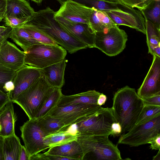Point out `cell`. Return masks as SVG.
I'll use <instances>...</instances> for the list:
<instances>
[{
  "mask_svg": "<svg viewBox=\"0 0 160 160\" xmlns=\"http://www.w3.org/2000/svg\"><path fill=\"white\" fill-rule=\"evenodd\" d=\"M112 100V112L115 122L121 126V135L135 125L144 104L135 89L128 86L118 90Z\"/></svg>",
  "mask_w": 160,
  "mask_h": 160,
  "instance_id": "1",
  "label": "cell"
},
{
  "mask_svg": "<svg viewBox=\"0 0 160 160\" xmlns=\"http://www.w3.org/2000/svg\"><path fill=\"white\" fill-rule=\"evenodd\" d=\"M54 13L55 12L48 7L34 12L26 23L35 26L71 54L87 48L84 43L60 27L54 18Z\"/></svg>",
  "mask_w": 160,
  "mask_h": 160,
  "instance_id": "2",
  "label": "cell"
},
{
  "mask_svg": "<svg viewBox=\"0 0 160 160\" xmlns=\"http://www.w3.org/2000/svg\"><path fill=\"white\" fill-rule=\"evenodd\" d=\"M54 89L43 74L12 102L21 107L29 119H33Z\"/></svg>",
  "mask_w": 160,
  "mask_h": 160,
  "instance_id": "3",
  "label": "cell"
},
{
  "mask_svg": "<svg viewBox=\"0 0 160 160\" xmlns=\"http://www.w3.org/2000/svg\"><path fill=\"white\" fill-rule=\"evenodd\" d=\"M109 136H78L76 140L82 149L84 159L122 160L117 146L109 140Z\"/></svg>",
  "mask_w": 160,
  "mask_h": 160,
  "instance_id": "4",
  "label": "cell"
},
{
  "mask_svg": "<svg viewBox=\"0 0 160 160\" xmlns=\"http://www.w3.org/2000/svg\"><path fill=\"white\" fill-rule=\"evenodd\" d=\"M115 122L112 108H102L96 113L74 124L73 133L78 136H109Z\"/></svg>",
  "mask_w": 160,
  "mask_h": 160,
  "instance_id": "5",
  "label": "cell"
},
{
  "mask_svg": "<svg viewBox=\"0 0 160 160\" xmlns=\"http://www.w3.org/2000/svg\"><path fill=\"white\" fill-rule=\"evenodd\" d=\"M23 52L25 64L41 69L61 61L67 54L66 50L58 44H35Z\"/></svg>",
  "mask_w": 160,
  "mask_h": 160,
  "instance_id": "6",
  "label": "cell"
},
{
  "mask_svg": "<svg viewBox=\"0 0 160 160\" xmlns=\"http://www.w3.org/2000/svg\"><path fill=\"white\" fill-rule=\"evenodd\" d=\"M119 26L117 25L95 32V48L110 57L121 52L126 47L128 36L125 31Z\"/></svg>",
  "mask_w": 160,
  "mask_h": 160,
  "instance_id": "7",
  "label": "cell"
},
{
  "mask_svg": "<svg viewBox=\"0 0 160 160\" xmlns=\"http://www.w3.org/2000/svg\"><path fill=\"white\" fill-rule=\"evenodd\" d=\"M160 134V114L148 121L134 125L127 132L120 135L117 144L138 147L148 143L152 138Z\"/></svg>",
  "mask_w": 160,
  "mask_h": 160,
  "instance_id": "8",
  "label": "cell"
},
{
  "mask_svg": "<svg viewBox=\"0 0 160 160\" xmlns=\"http://www.w3.org/2000/svg\"><path fill=\"white\" fill-rule=\"evenodd\" d=\"M102 107L98 105L80 103L56 107L48 114L62 121L67 128L96 113Z\"/></svg>",
  "mask_w": 160,
  "mask_h": 160,
  "instance_id": "9",
  "label": "cell"
},
{
  "mask_svg": "<svg viewBox=\"0 0 160 160\" xmlns=\"http://www.w3.org/2000/svg\"><path fill=\"white\" fill-rule=\"evenodd\" d=\"M21 137L29 158L47 149L44 144L46 135L39 126L36 118L29 119L20 127Z\"/></svg>",
  "mask_w": 160,
  "mask_h": 160,
  "instance_id": "10",
  "label": "cell"
},
{
  "mask_svg": "<svg viewBox=\"0 0 160 160\" xmlns=\"http://www.w3.org/2000/svg\"><path fill=\"white\" fill-rule=\"evenodd\" d=\"M118 11L106 12L117 25H124L135 29L146 34V23L141 12L121 3L118 4Z\"/></svg>",
  "mask_w": 160,
  "mask_h": 160,
  "instance_id": "11",
  "label": "cell"
},
{
  "mask_svg": "<svg viewBox=\"0 0 160 160\" xmlns=\"http://www.w3.org/2000/svg\"><path fill=\"white\" fill-rule=\"evenodd\" d=\"M94 9L74 0H66L59 9L55 12L54 17L89 26L90 18Z\"/></svg>",
  "mask_w": 160,
  "mask_h": 160,
  "instance_id": "12",
  "label": "cell"
},
{
  "mask_svg": "<svg viewBox=\"0 0 160 160\" xmlns=\"http://www.w3.org/2000/svg\"><path fill=\"white\" fill-rule=\"evenodd\" d=\"M137 93L142 99L160 95V57L153 55L149 69Z\"/></svg>",
  "mask_w": 160,
  "mask_h": 160,
  "instance_id": "13",
  "label": "cell"
},
{
  "mask_svg": "<svg viewBox=\"0 0 160 160\" xmlns=\"http://www.w3.org/2000/svg\"><path fill=\"white\" fill-rule=\"evenodd\" d=\"M42 75L41 69L25 64L16 71L12 81L14 88L8 95L10 100H15Z\"/></svg>",
  "mask_w": 160,
  "mask_h": 160,
  "instance_id": "14",
  "label": "cell"
},
{
  "mask_svg": "<svg viewBox=\"0 0 160 160\" xmlns=\"http://www.w3.org/2000/svg\"><path fill=\"white\" fill-rule=\"evenodd\" d=\"M54 18L62 28L84 43L87 48H95V33L88 25L60 18L54 17Z\"/></svg>",
  "mask_w": 160,
  "mask_h": 160,
  "instance_id": "15",
  "label": "cell"
},
{
  "mask_svg": "<svg viewBox=\"0 0 160 160\" xmlns=\"http://www.w3.org/2000/svg\"><path fill=\"white\" fill-rule=\"evenodd\" d=\"M25 54L14 44L5 41L0 49V64L16 71L25 64Z\"/></svg>",
  "mask_w": 160,
  "mask_h": 160,
  "instance_id": "16",
  "label": "cell"
},
{
  "mask_svg": "<svg viewBox=\"0 0 160 160\" xmlns=\"http://www.w3.org/2000/svg\"><path fill=\"white\" fill-rule=\"evenodd\" d=\"M13 103L10 100L0 109V135L4 137L15 133L17 116L14 111Z\"/></svg>",
  "mask_w": 160,
  "mask_h": 160,
  "instance_id": "17",
  "label": "cell"
},
{
  "mask_svg": "<svg viewBox=\"0 0 160 160\" xmlns=\"http://www.w3.org/2000/svg\"><path fill=\"white\" fill-rule=\"evenodd\" d=\"M67 60L61 61L41 69L43 74L50 85L53 88H62L65 83V71Z\"/></svg>",
  "mask_w": 160,
  "mask_h": 160,
  "instance_id": "18",
  "label": "cell"
},
{
  "mask_svg": "<svg viewBox=\"0 0 160 160\" xmlns=\"http://www.w3.org/2000/svg\"><path fill=\"white\" fill-rule=\"evenodd\" d=\"M44 153L46 155L67 157L72 160H83L84 156L82 148L76 140L62 145L49 148Z\"/></svg>",
  "mask_w": 160,
  "mask_h": 160,
  "instance_id": "19",
  "label": "cell"
},
{
  "mask_svg": "<svg viewBox=\"0 0 160 160\" xmlns=\"http://www.w3.org/2000/svg\"><path fill=\"white\" fill-rule=\"evenodd\" d=\"M100 93L95 90H91L70 95L62 94L56 107H62L80 103L97 105L98 99Z\"/></svg>",
  "mask_w": 160,
  "mask_h": 160,
  "instance_id": "20",
  "label": "cell"
},
{
  "mask_svg": "<svg viewBox=\"0 0 160 160\" xmlns=\"http://www.w3.org/2000/svg\"><path fill=\"white\" fill-rule=\"evenodd\" d=\"M5 15L22 18L31 17L35 12L26 0H6Z\"/></svg>",
  "mask_w": 160,
  "mask_h": 160,
  "instance_id": "21",
  "label": "cell"
},
{
  "mask_svg": "<svg viewBox=\"0 0 160 160\" xmlns=\"http://www.w3.org/2000/svg\"><path fill=\"white\" fill-rule=\"evenodd\" d=\"M144 18L148 53L160 57V28Z\"/></svg>",
  "mask_w": 160,
  "mask_h": 160,
  "instance_id": "22",
  "label": "cell"
},
{
  "mask_svg": "<svg viewBox=\"0 0 160 160\" xmlns=\"http://www.w3.org/2000/svg\"><path fill=\"white\" fill-rule=\"evenodd\" d=\"M22 145L15 133L4 137L3 160H19Z\"/></svg>",
  "mask_w": 160,
  "mask_h": 160,
  "instance_id": "23",
  "label": "cell"
},
{
  "mask_svg": "<svg viewBox=\"0 0 160 160\" xmlns=\"http://www.w3.org/2000/svg\"><path fill=\"white\" fill-rule=\"evenodd\" d=\"M117 25L106 12L94 8L90 18L89 26L95 33Z\"/></svg>",
  "mask_w": 160,
  "mask_h": 160,
  "instance_id": "24",
  "label": "cell"
},
{
  "mask_svg": "<svg viewBox=\"0 0 160 160\" xmlns=\"http://www.w3.org/2000/svg\"><path fill=\"white\" fill-rule=\"evenodd\" d=\"M36 119L39 126L46 136L67 129L65 125L62 121L49 114Z\"/></svg>",
  "mask_w": 160,
  "mask_h": 160,
  "instance_id": "25",
  "label": "cell"
},
{
  "mask_svg": "<svg viewBox=\"0 0 160 160\" xmlns=\"http://www.w3.org/2000/svg\"><path fill=\"white\" fill-rule=\"evenodd\" d=\"M9 38L24 52L33 45L41 43L33 38L23 27L12 28Z\"/></svg>",
  "mask_w": 160,
  "mask_h": 160,
  "instance_id": "26",
  "label": "cell"
},
{
  "mask_svg": "<svg viewBox=\"0 0 160 160\" xmlns=\"http://www.w3.org/2000/svg\"><path fill=\"white\" fill-rule=\"evenodd\" d=\"M78 136L77 134L68 130H63L45 137L44 142L49 148L76 140Z\"/></svg>",
  "mask_w": 160,
  "mask_h": 160,
  "instance_id": "27",
  "label": "cell"
},
{
  "mask_svg": "<svg viewBox=\"0 0 160 160\" xmlns=\"http://www.w3.org/2000/svg\"><path fill=\"white\" fill-rule=\"evenodd\" d=\"M61 88H55L51 93L35 118H38L48 115L55 107L62 95Z\"/></svg>",
  "mask_w": 160,
  "mask_h": 160,
  "instance_id": "28",
  "label": "cell"
},
{
  "mask_svg": "<svg viewBox=\"0 0 160 160\" xmlns=\"http://www.w3.org/2000/svg\"><path fill=\"white\" fill-rule=\"evenodd\" d=\"M141 12L144 18L160 28V0H153Z\"/></svg>",
  "mask_w": 160,
  "mask_h": 160,
  "instance_id": "29",
  "label": "cell"
},
{
  "mask_svg": "<svg viewBox=\"0 0 160 160\" xmlns=\"http://www.w3.org/2000/svg\"><path fill=\"white\" fill-rule=\"evenodd\" d=\"M22 27L38 42L45 44H57L51 38L33 25L26 23Z\"/></svg>",
  "mask_w": 160,
  "mask_h": 160,
  "instance_id": "30",
  "label": "cell"
},
{
  "mask_svg": "<svg viewBox=\"0 0 160 160\" xmlns=\"http://www.w3.org/2000/svg\"><path fill=\"white\" fill-rule=\"evenodd\" d=\"M160 114V106L144 104L135 125L144 123Z\"/></svg>",
  "mask_w": 160,
  "mask_h": 160,
  "instance_id": "31",
  "label": "cell"
},
{
  "mask_svg": "<svg viewBox=\"0 0 160 160\" xmlns=\"http://www.w3.org/2000/svg\"><path fill=\"white\" fill-rule=\"evenodd\" d=\"M80 3L105 12L118 11L120 9L118 4H112L101 1L88 0Z\"/></svg>",
  "mask_w": 160,
  "mask_h": 160,
  "instance_id": "32",
  "label": "cell"
},
{
  "mask_svg": "<svg viewBox=\"0 0 160 160\" xmlns=\"http://www.w3.org/2000/svg\"><path fill=\"white\" fill-rule=\"evenodd\" d=\"M16 72V71L0 64V90L5 93L3 89L5 83L13 80Z\"/></svg>",
  "mask_w": 160,
  "mask_h": 160,
  "instance_id": "33",
  "label": "cell"
},
{
  "mask_svg": "<svg viewBox=\"0 0 160 160\" xmlns=\"http://www.w3.org/2000/svg\"><path fill=\"white\" fill-rule=\"evenodd\" d=\"M30 17L18 18L5 15L3 19L6 26L13 28L22 27L29 21Z\"/></svg>",
  "mask_w": 160,
  "mask_h": 160,
  "instance_id": "34",
  "label": "cell"
},
{
  "mask_svg": "<svg viewBox=\"0 0 160 160\" xmlns=\"http://www.w3.org/2000/svg\"><path fill=\"white\" fill-rule=\"evenodd\" d=\"M121 3L132 8H136L140 11L142 10L141 0H118Z\"/></svg>",
  "mask_w": 160,
  "mask_h": 160,
  "instance_id": "35",
  "label": "cell"
},
{
  "mask_svg": "<svg viewBox=\"0 0 160 160\" xmlns=\"http://www.w3.org/2000/svg\"><path fill=\"white\" fill-rule=\"evenodd\" d=\"M150 144V148L152 150H158L160 149V134L151 138L148 143Z\"/></svg>",
  "mask_w": 160,
  "mask_h": 160,
  "instance_id": "36",
  "label": "cell"
},
{
  "mask_svg": "<svg viewBox=\"0 0 160 160\" xmlns=\"http://www.w3.org/2000/svg\"><path fill=\"white\" fill-rule=\"evenodd\" d=\"M144 104L160 106V95H158L147 98L142 99Z\"/></svg>",
  "mask_w": 160,
  "mask_h": 160,
  "instance_id": "37",
  "label": "cell"
},
{
  "mask_svg": "<svg viewBox=\"0 0 160 160\" xmlns=\"http://www.w3.org/2000/svg\"><path fill=\"white\" fill-rule=\"evenodd\" d=\"M111 134L114 137L120 136L122 131V128L118 122H114L111 126Z\"/></svg>",
  "mask_w": 160,
  "mask_h": 160,
  "instance_id": "38",
  "label": "cell"
},
{
  "mask_svg": "<svg viewBox=\"0 0 160 160\" xmlns=\"http://www.w3.org/2000/svg\"><path fill=\"white\" fill-rule=\"evenodd\" d=\"M10 100L8 95L0 90V109Z\"/></svg>",
  "mask_w": 160,
  "mask_h": 160,
  "instance_id": "39",
  "label": "cell"
},
{
  "mask_svg": "<svg viewBox=\"0 0 160 160\" xmlns=\"http://www.w3.org/2000/svg\"><path fill=\"white\" fill-rule=\"evenodd\" d=\"M6 0H0V22L3 19L6 9Z\"/></svg>",
  "mask_w": 160,
  "mask_h": 160,
  "instance_id": "40",
  "label": "cell"
},
{
  "mask_svg": "<svg viewBox=\"0 0 160 160\" xmlns=\"http://www.w3.org/2000/svg\"><path fill=\"white\" fill-rule=\"evenodd\" d=\"M14 85L12 81H9L6 82L3 87L5 92L8 95L14 90Z\"/></svg>",
  "mask_w": 160,
  "mask_h": 160,
  "instance_id": "41",
  "label": "cell"
},
{
  "mask_svg": "<svg viewBox=\"0 0 160 160\" xmlns=\"http://www.w3.org/2000/svg\"><path fill=\"white\" fill-rule=\"evenodd\" d=\"M12 29L11 28L7 27L4 32L0 34V42L6 41L9 38Z\"/></svg>",
  "mask_w": 160,
  "mask_h": 160,
  "instance_id": "42",
  "label": "cell"
},
{
  "mask_svg": "<svg viewBox=\"0 0 160 160\" xmlns=\"http://www.w3.org/2000/svg\"><path fill=\"white\" fill-rule=\"evenodd\" d=\"M19 160H29L27 151L24 146L22 145L19 156Z\"/></svg>",
  "mask_w": 160,
  "mask_h": 160,
  "instance_id": "43",
  "label": "cell"
},
{
  "mask_svg": "<svg viewBox=\"0 0 160 160\" xmlns=\"http://www.w3.org/2000/svg\"><path fill=\"white\" fill-rule=\"evenodd\" d=\"M58 1L61 4V5L66 0H56ZM78 2H81L83 1L88 0H97L104 1L108 3L112 4H117L119 3V2L118 0H74Z\"/></svg>",
  "mask_w": 160,
  "mask_h": 160,
  "instance_id": "44",
  "label": "cell"
},
{
  "mask_svg": "<svg viewBox=\"0 0 160 160\" xmlns=\"http://www.w3.org/2000/svg\"><path fill=\"white\" fill-rule=\"evenodd\" d=\"M47 160H72L70 158L59 156L46 155Z\"/></svg>",
  "mask_w": 160,
  "mask_h": 160,
  "instance_id": "45",
  "label": "cell"
},
{
  "mask_svg": "<svg viewBox=\"0 0 160 160\" xmlns=\"http://www.w3.org/2000/svg\"><path fill=\"white\" fill-rule=\"evenodd\" d=\"M47 160V158L46 155L43 153H38L31 156L29 158V160Z\"/></svg>",
  "mask_w": 160,
  "mask_h": 160,
  "instance_id": "46",
  "label": "cell"
},
{
  "mask_svg": "<svg viewBox=\"0 0 160 160\" xmlns=\"http://www.w3.org/2000/svg\"><path fill=\"white\" fill-rule=\"evenodd\" d=\"M107 99L106 95L103 93H101L99 95L97 102V104L99 106H101L105 104Z\"/></svg>",
  "mask_w": 160,
  "mask_h": 160,
  "instance_id": "47",
  "label": "cell"
},
{
  "mask_svg": "<svg viewBox=\"0 0 160 160\" xmlns=\"http://www.w3.org/2000/svg\"><path fill=\"white\" fill-rule=\"evenodd\" d=\"M4 137L0 135V160H3V146Z\"/></svg>",
  "mask_w": 160,
  "mask_h": 160,
  "instance_id": "48",
  "label": "cell"
},
{
  "mask_svg": "<svg viewBox=\"0 0 160 160\" xmlns=\"http://www.w3.org/2000/svg\"><path fill=\"white\" fill-rule=\"evenodd\" d=\"M153 0H141L142 10L147 7Z\"/></svg>",
  "mask_w": 160,
  "mask_h": 160,
  "instance_id": "49",
  "label": "cell"
},
{
  "mask_svg": "<svg viewBox=\"0 0 160 160\" xmlns=\"http://www.w3.org/2000/svg\"><path fill=\"white\" fill-rule=\"evenodd\" d=\"M153 160H160V149L158 150V151L156 156L153 157Z\"/></svg>",
  "mask_w": 160,
  "mask_h": 160,
  "instance_id": "50",
  "label": "cell"
},
{
  "mask_svg": "<svg viewBox=\"0 0 160 160\" xmlns=\"http://www.w3.org/2000/svg\"><path fill=\"white\" fill-rule=\"evenodd\" d=\"M7 27L4 26H0V34L3 32L7 29Z\"/></svg>",
  "mask_w": 160,
  "mask_h": 160,
  "instance_id": "51",
  "label": "cell"
},
{
  "mask_svg": "<svg viewBox=\"0 0 160 160\" xmlns=\"http://www.w3.org/2000/svg\"><path fill=\"white\" fill-rule=\"evenodd\" d=\"M36 3L38 5L41 4L43 0H31Z\"/></svg>",
  "mask_w": 160,
  "mask_h": 160,
  "instance_id": "52",
  "label": "cell"
},
{
  "mask_svg": "<svg viewBox=\"0 0 160 160\" xmlns=\"http://www.w3.org/2000/svg\"><path fill=\"white\" fill-rule=\"evenodd\" d=\"M5 41H3L2 42H0V49L1 48V46L3 44V43Z\"/></svg>",
  "mask_w": 160,
  "mask_h": 160,
  "instance_id": "53",
  "label": "cell"
},
{
  "mask_svg": "<svg viewBox=\"0 0 160 160\" xmlns=\"http://www.w3.org/2000/svg\"><path fill=\"white\" fill-rule=\"evenodd\" d=\"M155 0L158 1V0Z\"/></svg>",
  "mask_w": 160,
  "mask_h": 160,
  "instance_id": "54",
  "label": "cell"
}]
</instances>
